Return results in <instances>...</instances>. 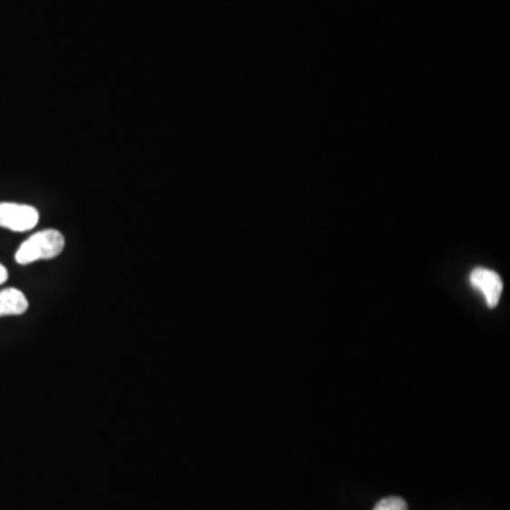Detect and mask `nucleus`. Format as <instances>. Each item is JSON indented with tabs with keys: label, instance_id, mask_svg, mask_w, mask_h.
<instances>
[{
	"label": "nucleus",
	"instance_id": "nucleus-1",
	"mask_svg": "<svg viewBox=\"0 0 510 510\" xmlns=\"http://www.w3.org/2000/svg\"><path fill=\"white\" fill-rule=\"evenodd\" d=\"M65 247L64 236L59 230H43L27 238L16 251V263L29 265L40 260H53L59 257Z\"/></svg>",
	"mask_w": 510,
	"mask_h": 510
},
{
	"label": "nucleus",
	"instance_id": "nucleus-2",
	"mask_svg": "<svg viewBox=\"0 0 510 510\" xmlns=\"http://www.w3.org/2000/svg\"><path fill=\"white\" fill-rule=\"evenodd\" d=\"M39 220V212L33 206L0 203V227L24 233L36 227Z\"/></svg>",
	"mask_w": 510,
	"mask_h": 510
},
{
	"label": "nucleus",
	"instance_id": "nucleus-3",
	"mask_svg": "<svg viewBox=\"0 0 510 510\" xmlns=\"http://www.w3.org/2000/svg\"><path fill=\"white\" fill-rule=\"evenodd\" d=\"M469 283L486 299L489 308H495L501 299L504 283L495 271L486 268H475L469 275Z\"/></svg>",
	"mask_w": 510,
	"mask_h": 510
},
{
	"label": "nucleus",
	"instance_id": "nucleus-4",
	"mask_svg": "<svg viewBox=\"0 0 510 510\" xmlns=\"http://www.w3.org/2000/svg\"><path fill=\"white\" fill-rule=\"evenodd\" d=\"M27 309H29V301L22 291L16 288L0 291V318L24 315Z\"/></svg>",
	"mask_w": 510,
	"mask_h": 510
},
{
	"label": "nucleus",
	"instance_id": "nucleus-5",
	"mask_svg": "<svg viewBox=\"0 0 510 510\" xmlns=\"http://www.w3.org/2000/svg\"><path fill=\"white\" fill-rule=\"evenodd\" d=\"M373 510H409V506L403 497L390 496L377 502Z\"/></svg>",
	"mask_w": 510,
	"mask_h": 510
},
{
	"label": "nucleus",
	"instance_id": "nucleus-6",
	"mask_svg": "<svg viewBox=\"0 0 510 510\" xmlns=\"http://www.w3.org/2000/svg\"><path fill=\"white\" fill-rule=\"evenodd\" d=\"M7 278H9V273H7L6 267L4 264H0V285L6 283Z\"/></svg>",
	"mask_w": 510,
	"mask_h": 510
}]
</instances>
